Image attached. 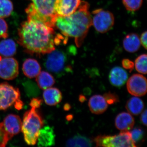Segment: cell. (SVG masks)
<instances>
[{"label": "cell", "mask_w": 147, "mask_h": 147, "mask_svg": "<svg viewBox=\"0 0 147 147\" xmlns=\"http://www.w3.org/2000/svg\"><path fill=\"white\" fill-rule=\"evenodd\" d=\"M18 34L19 44L31 55L48 54L57 45V34L53 28L40 21L28 19L21 24Z\"/></svg>", "instance_id": "1"}, {"label": "cell", "mask_w": 147, "mask_h": 147, "mask_svg": "<svg viewBox=\"0 0 147 147\" xmlns=\"http://www.w3.org/2000/svg\"><path fill=\"white\" fill-rule=\"evenodd\" d=\"M89 9V4L83 1L72 14L66 16H57L55 20V27L64 36L74 38L78 47L82 46L92 26V16Z\"/></svg>", "instance_id": "2"}, {"label": "cell", "mask_w": 147, "mask_h": 147, "mask_svg": "<svg viewBox=\"0 0 147 147\" xmlns=\"http://www.w3.org/2000/svg\"><path fill=\"white\" fill-rule=\"evenodd\" d=\"M43 125L42 117L36 108L32 107L25 113L21 131L27 144L33 146L36 144L40 130Z\"/></svg>", "instance_id": "3"}, {"label": "cell", "mask_w": 147, "mask_h": 147, "mask_svg": "<svg viewBox=\"0 0 147 147\" xmlns=\"http://www.w3.org/2000/svg\"><path fill=\"white\" fill-rule=\"evenodd\" d=\"M94 141L97 147H137L128 131H121L119 134L114 136L99 135L95 137Z\"/></svg>", "instance_id": "4"}, {"label": "cell", "mask_w": 147, "mask_h": 147, "mask_svg": "<svg viewBox=\"0 0 147 147\" xmlns=\"http://www.w3.org/2000/svg\"><path fill=\"white\" fill-rule=\"evenodd\" d=\"M20 92L7 83L0 84V110H5L12 105L15 106L20 100Z\"/></svg>", "instance_id": "5"}, {"label": "cell", "mask_w": 147, "mask_h": 147, "mask_svg": "<svg viewBox=\"0 0 147 147\" xmlns=\"http://www.w3.org/2000/svg\"><path fill=\"white\" fill-rule=\"evenodd\" d=\"M92 19V26L100 33L109 31L115 24V18L113 13L102 9L93 11Z\"/></svg>", "instance_id": "6"}, {"label": "cell", "mask_w": 147, "mask_h": 147, "mask_svg": "<svg viewBox=\"0 0 147 147\" xmlns=\"http://www.w3.org/2000/svg\"><path fill=\"white\" fill-rule=\"evenodd\" d=\"M47 56L45 62V67L48 71L58 74L65 69L66 57L65 55L59 50H54Z\"/></svg>", "instance_id": "7"}, {"label": "cell", "mask_w": 147, "mask_h": 147, "mask_svg": "<svg viewBox=\"0 0 147 147\" xmlns=\"http://www.w3.org/2000/svg\"><path fill=\"white\" fill-rule=\"evenodd\" d=\"M18 73V61L14 58L5 57L0 60V78L6 80H13Z\"/></svg>", "instance_id": "8"}, {"label": "cell", "mask_w": 147, "mask_h": 147, "mask_svg": "<svg viewBox=\"0 0 147 147\" xmlns=\"http://www.w3.org/2000/svg\"><path fill=\"white\" fill-rule=\"evenodd\" d=\"M129 94L136 96H142L147 92V79L143 75L134 74L129 78L127 84Z\"/></svg>", "instance_id": "9"}, {"label": "cell", "mask_w": 147, "mask_h": 147, "mask_svg": "<svg viewBox=\"0 0 147 147\" xmlns=\"http://www.w3.org/2000/svg\"><path fill=\"white\" fill-rule=\"evenodd\" d=\"M32 1L37 11L50 20L55 25L57 15L55 13V5L56 0H30Z\"/></svg>", "instance_id": "10"}, {"label": "cell", "mask_w": 147, "mask_h": 147, "mask_svg": "<svg viewBox=\"0 0 147 147\" xmlns=\"http://www.w3.org/2000/svg\"><path fill=\"white\" fill-rule=\"evenodd\" d=\"M82 0H56L55 11L58 16H69L75 12L81 4Z\"/></svg>", "instance_id": "11"}, {"label": "cell", "mask_w": 147, "mask_h": 147, "mask_svg": "<svg viewBox=\"0 0 147 147\" xmlns=\"http://www.w3.org/2000/svg\"><path fill=\"white\" fill-rule=\"evenodd\" d=\"M3 123L6 130L13 137L21 131L22 121L17 115H9L5 117Z\"/></svg>", "instance_id": "12"}, {"label": "cell", "mask_w": 147, "mask_h": 147, "mask_svg": "<svg viewBox=\"0 0 147 147\" xmlns=\"http://www.w3.org/2000/svg\"><path fill=\"white\" fill-rule=\"evenodd\" d=\"M55 135L53 128L49 126L42 127L36 142L38 146H50L55 145Z\"/></svg>", "instance_id": "13"}, {"label": "cell", "mask_w": 147, "mask_h": 147, "mask_svg": "<svg viewBox=\"0 0 147 147\" xmlns=\"http://www.w3.org/2000/svg\"><path fill=\"white\" fill-rule=\"evenodd\" d=\"M135 121L129 113L122 112L116 117L115 125L117 129L121 131H128L134 127Z\"/></svg>", "instance_id": "14"}, {"label": "cell", "mask_w": 147, "mask_h": 147, "mask_svg": "<svg viewBox=\"0 0 147 147\" xmlns=\"http://www.w3.org/2000/svg\"><path fill=\"white\" fill-rule=\"evenodd\" d=\"M128 75L126 71L119 67H115L111 69L109 74V81L113 86L120 87L127 81Z\"/></svg>", "instance_id": "15"}, {"label": "cell", "mask_w": 147, "mask_h": 147, "mask_svg": "<svg viewBox=\"0 0 147 147\" xmlns=\"http://www.w3.org/2000/svg\"><path fill=\"white\" fill-rule=\"evenodd\" d=\"M88 106L91 113L96 115L102 114L108 108V104L105 98L100 95L92 96L89 100Z\"/></svg>", "instance_id": "16"}, {"label": "cell", "mask_w": 147, "mask_h": 147, "mask_svg": "<svg viewBox=\"0 0 147 147\" xmlns=\"http://www.w3.org/2000/svg\"><path fill=\"white\" fill-rule=\"evenodd\" d=\"M25 75L30 79L35 78L41 71V67L38 62L33 59H28L25 60L22 67Z\"/></svg>", "instance_id": "17"}, {"label": "cell", "mask_w": 147, "mask_h": 147, "mask_svg": "<svg viewBox=\"0 0 147 147\" xmlns=\"http://www.w3.org/2000/svg\"><path fill=\"white\" fill-rule=\"evenodd\" d=\"M43 97L47 105L54 106L61 102L62 95L60 90L57 88H50L44 90Z\"/></svg>", "instance_id": "18"}, {"label": "cell", "mask_w": 147, "mask_h": 147, "mask_svg": "<svg viewBox=\"0 0 147 147\" xmlns=\"http://www.w3.org/2000/svg\"><path fill=\"white\" fill-rule=\"evenodd\" d=\"M141 42L139 36L137 34L130 33L124 38L123 46L127 52L134 53L139 50Z\"/></svg>", "instance_id": "19"}, {"label": "cell", "mask_w": 147, "mask_h": 147, "mask_svg": "<svg viewBox=\"0 0 147 147\" xmlns=\"http://www.w3.org/2000/svg\"><path fill=\"white\" fill-rule=\"evenodd\" d=\"M125 108L129 114L137 116L142 113L144 105L143 100L139 98L132 97L127 100Z\"/></svg>", "instance_id": "20"}, {"label": "cell", "mask_w": 147, "mask_h": 147, "mask_svg": "<svg viewBox=\"0 0 147 147\" xmlns=\"http://www.w3.org/2000/svg\"><path fill=\"white\" fill-rule=\"evenodd\" d=\"M36 81L40 88L43 90L51 88L55 82L53 76L45 71H40L36 76Z\"/></svg>", "instance_id": "21"}, {"label": "cell", "mask_w": 147, "mask_h": 147, "mask_svg": "<svg viewBox=\"0 0 147 147\" xmlns=\"http://www.w3.org/2000/svg\"><path fill=\"white\" fill-rule=\"evenodd\" d=\"M16 45L12 39L3 40L0 42V55L10 57L16 53Z\"/></svg>", "instance_id": "22"}, {"label": "cell", "mask_w": 147, "mask_h": 147, "mask_svg": "<svg viewBox=\"0 0 147 147\" xmlns=\"http://www.w3.org/2000/svg\"><path fill=\"white\" fill-rule=\"evenodd\" d=\"M92 141L89 138L77 134L67 140L66 146L67 147H91Z\"/></svg>", "instance_id": "23"}, {"label": "cell", "mask_w": 147, "mask_h": 147, "mask_svg": "<svg viewBox=\"0 0 147 147\" xmlns=\"http://www.w3.org/2000/svg\"><path fill=\"white\" fill-rule=\"evenodd\" d=\"M13 10V3L10 0H0V18L9 17Z\"/></svg>", "instance_id": "24"}, {"label": "cell", "mask_w": 147, "mask_h": 147, "mask_svg": "<svg viewBox=\"0 0 147 147\" xmlns=\"http://www.w3.org/2000/svg\"><path fill=\"white\" fill-rule=\"evenodd\" d=\"M147 59V55L143 54L138 57L135 60V68L139 73L146 74Z\"/></svg>", "instance_id": "25"}, {"label": "cell", "mask_w": 147, "mask_h": 147, "mask_svg": "<svg viewBox=\"0 0 147 147\" xmlns=\"http://www.w3.org/2000/svg\"><path fill=\"white\" fill-rule=\"evenodd\" d=\"M130 132L131 139L135 145L144 142L145 132L143 129L140 127H136Z\"/></svg>", "instance_id": "26"}, {"label": "cell", "mask_w": 147, "mask_h": 147, "mask_svg": "<svg viewBox=\"0 0 147 147\" xmlns=\"http://www.w3.org/2000/svg\"><path fill=\"white\" fill-rule=\"evenodd\" d=\"M122 1L127 10L134 11L141 8L143 0H122Z\"/></svg>", "instance_id": "27"}, {"label": "cell", "mask_w": 147, "mask_h": 147, "mask_svg": "<svg viewBox=\"0 0 147 147\" xmlns=\"http://www.w3.org/2000/svg\"><path fill=\"white\" fill-rule=\"evenodd\" d=\"M12 137L6 130L3 123H0V147H5Z\"/></svg>", "instance_id": "28"}, {"label": "cell", "mask_w": 147, "mask_h": 147, "mask_svg": "<svg viewBox=\"0 0 147 147\" xmlns=\"http://www.w3.org/2000/svg\"><path fill=\"white\" fill-rule=\"evenodd\" d=\"M103 96L108 105H112L119 101L118 96L114 93L110 92L106 93L103 95Z\"/></svg>", "instance_id": "29"}, {"label": "cell", "mask_w": 147, "mask_h": 147, "mask_svg": "<svg viewBox=\"0 0 147 147\" xmlns=\"http://www.w3.org/2000/svg\"><path fill=\"white\" fill-rule=\"evenodd\" d=\"M8 36V26L3 18H0V38H7Z\"/></svg>", "instance_id": "30"}, {"label": "cell", "mask_w": 147, "mask_h": 147, "mask_svg": "<svg viewBox=\"0 0 147 147\" xmlns=\"http://www.w3.org/2000/svg\"><path fill=\"white\" fill-rule=\"evenodd\" d=\"M122 64L123 68L128 69L131 72L134 68V64L132 61L128 59H124L122 61Z\"/></svg>", "instance_id": "31"}, {"label": "cell", "mask_w": 147, "mask_h": 147, "mask_svg": "<svg viewBox=\"0 0 147 147\" xmlns=\"http://www.w3.org/2000/svg\"><path fill=\"white\" fill-rule=\"evenodd\" d=\"M42 100L39 98H33L31 100L30 105L31 107L35 108H39L42 104Z\"/></svg>", "instance_id": "32"}, {"label": "cell", "mask_w": 147, "mask_h": 147, "mask_svg": "<svg viewBox=\"0 0 147 147\" xmlns=\"http://www.w3.org/2000/svg\"><path fill=\"white\" fill-rule=\"evenodd\" d=\"M147 32L145 31L143 32L141 35V38H140V42L141 44L143 45V47H144L145 49H147Z\"/></svg>", "instance_id": "33"}, {"label": "cell", "mask_w": 147, "mask_h": 147, "mask_svg": "<svg viewBox=\"0 0 147 147\" xmlns=\"http://www.w3.org/2000/svg\"><path fill=\"white\" fill-rule=\"evenodd\" d=\"M147 112L146 109H145V110L143 111V113H142V115H141V118H140L141 122L143 123V124L145 125V126H146L147 125Z\"/></svg>", "instance_id": "34"}, {"label": "cell", "mask_w": 147, "mask_h": 147, "mask_svg": "<svg viewBox=\"0 0 147 147\" xmlns=\"http://www.w3.org/2000/svg\"><path fill=\"white\" fill-rule=\"evenodd\" d=\"M70 108H71V106H70V105L67 104V103L65 104L64 106V110H66V111H67V110H70Z\"/></svg>", "instance_id": "35"}, {"label": "cell", "mask_w": 147, "mask_h": 147, "mask_svg": "<svg viewBox=\"0 0 147 147\" xmlns=\"http://www.w3.org/2000/svg\"><path fill=\"white\" fill-rule=\"evenodd\" d=\"M86 100V97L83 95H80L79 96V100L81 102H84L85 100Z\"/></svg>", "instance_id": "36"}, {"label": "cell", "mask_w": 147, "mask_h": 147, "mask_svg": "<svg viewBox=\"0 0 147 147\" xmlns=\"http://www.w3.org/2000/svg\"><path fill=\"white\" fill-rule=\"evenodd\" d=\"M72 118H73V117L71 115H69L67 116V119L68 120H70L72 119Z\"/></svg>", "instance_id": "37"}, {"label": "cell", "mask_w": 147, "mask_h": 147, "mask_svg": "<svg viewBox=\"0 0 147 147\" xmlns=\"http://www.w3.org/2000/svg\"><path fill=\"white\" fill-rule=\"evenodd\" d=\"M2 58H1V56H0V60Z\"/></svg>", "instance_id": "38"}]
</instances>
